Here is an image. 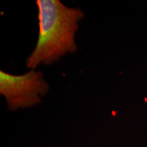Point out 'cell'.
Instances as JSON below:
<instances>
[{
	"instance_id": "cell-1",
	"label": "cell",
	"mask_w": 147,
	"mask_h": 147,
	"mask_svg": "<svg viewBox=\"0 0 147 147\" xmlns=\"http://www.w3.org/2000/svg\"><path fill=\"white\" fill-rule=\"evenodd\" d=\"M39 34L35 49L26 60L27 68L51 65L67 53L76 52L78 23L84 14L80 8H68L59 0H36Z\"/></svg>"
},
{
	"instance_id": "cell-2",
	"label": "cell",
	"mask_w": 147,
	"mask_h": 147,
	"mask_svg": "<svg viewBox=\"0 0 147 147\" xmlns=\"http://www.w3.org/2000/svg\"><path fill=\"white\" fill-rule=\"evenodd\" d=\"M49 91L41 71L31 69L24 74L13 75L0 70V93L11 111L36 106Z\"/></svg>"
}]
</instances>
